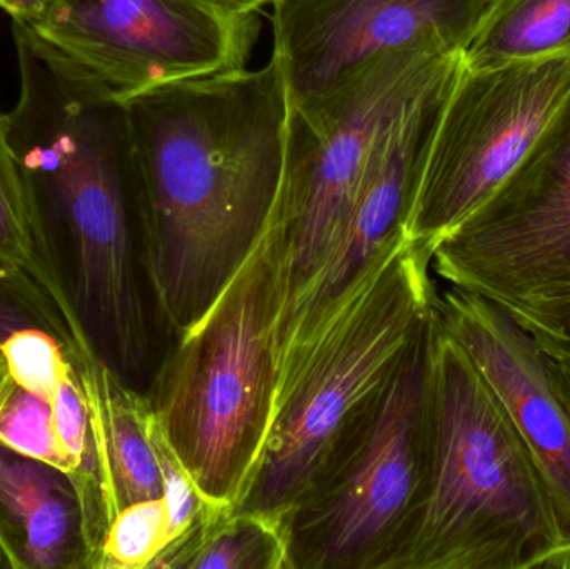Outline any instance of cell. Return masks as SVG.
I'll use <instances>...</instances> for the list:
<instances>
[{"label": "cell", "instance_id": "6da1fadb", "mask_svg": "<svg viewBox=\"0 0 570 569\" xmlns=\"http://www.w3.org/2000/svg\"><path fill=\"white\" fill-rule=\"evenodd\" d=\"M140 184V253L157 314L180 336L269 224L284 166L283 67L166 84L124 100Z\"/></svg>", "mask_w": 570, "mask_h": 569}, {"label": "cell", "instance_id": "7a4b0ae2", "mask_svg": "<svg viewBox=\"0 0 570 569\" xmlns=\"http://www.w3.org/2000/svg\"><path fill=\"white\" fill-rule=\"evenodd\" d=\"M389 569H570V531L548 481L441 316L428 481Z\"/></svg>", "mask_w": 570, "mask_h": 569}, {"label": "cell", "instance_id": "3957f363", "mask_svg": "<svg viewBox=\"0 0 570 569\" xmlns=\"http://www.w3.org/2000/svg\"><path fill=\"white\" fill-rule=\"evenodd\" d=\"M432 251L399 234L277 384L273 426L236 511L283 514L374 416L438 313Z\"/></svg>", "mask_w": 570, "mask_h": 569}, {"label": "cell", "instance_id": "277c9868", "mask_svg": "<svg viewBox=\"0 0 570 569\" xmlns=\"http://www.w3.org/2000/svg\"><path fill=\"white\" fill-rule=\"evenodd\" d=\"M281 239L269 219L243 266L154 376L147 401L167 443L214 504L236 511L273 426Z\"/></svg>", "mask_w": 570, "mask_h": 569}, {"label": "cell", "instance_id": "5b68a950", "mask_svg": "<svg viewBox=\"0 0 570 569\" xmlns=\"http://www.w3.org/2000/svg\"><path fill=\"white\" fill-rule=\"evenodd\" d=\"M459 56L412 43L372 57L322 92L288 99L283 177L271 214L283 254L279 327L344 229L385 134Z\"/></svg>", "mask_w": 570, "mask_h": 569}, {"label": "cell", "instance_id": "8992f818", "mask_svg": "<svg viewBox=\"0 0 570 569\" xmlns=\"http://www.w3.org/2000/svg\"><path fill=\"white\" fill-rule=\"evenodd\" d=\"M439 310L364 430L287 514L288 569H389L424 497Z\"/></svg>", "mask_w": 570, "mask_h": 569}, {"label": "cell", "instance_id": "52a82bcc", "mask_svg": "<svg viewBox=\"0 0 570 569\" xmlns=\"http://www.w3.org/2000/svg\"><path fill=\"white\" fill-rule=\"evenodd\" d=\"M431 267L542 350L570 343V90L511 176L439 241Z\"/></svg>", "mask_w": 570, "mask_h": 569}, {"label": "cell", "instance_id": "ba28073f", "mask_svg": "<svg viewBox=\"0 0 570 569\" xmlns=\"http://www.w3.org/2000/svg\"><path fill=\"white\" fill-rule=\"evenodd\" d=\"M570 90V50L461 72L442 110L405 234L434 253L519 166Z\"/></svg>", "mask_w": 570, "mask_h": 569}, {"label": "cell", "instance_id": "9c48e42d", "mask_svg": "<svg viewBox=\"0 0 570 569\" xmlns=\"http://www.w3.org/2000/svg\"><path fill=\"white\" fill-rule=\"evenodd\" d=\"M32 29L124 102L166 84L244 69L261 22L256 12L204 0H57Z\"/></svg>", "mask_w": 570, "mask_h": 569}, {"label": "cell", "instance_id": "30bf717a", "mask_svg": "<svg viewBox=\"0 0 570 569\" xmlns=\"http://www.w3.org/2000/svg\"><path fill=\"white\" fill-rule=\"evenodd\" d=\"M462 56L399 116L375 150L351 216L279 327L277 383L382 249L405 233Z\"/></svg>", "mask_w": 570, "mask_h": 569}, {"label": "cell", "instance_id": "8fae6325", "mask_svg": "<svg viewBox=\"0 0 570 569\" xmlns=\"http://www.w3.org/2000/svg\"><path fill=\"white\" fill-rule=\"evenodd\" d=\"M274 56L288 99L322 92L372 57L412 43L464 52L488 0H277Z\"/></svg>", "mask_w": 570, "mask_h": 569}, {"label": "cell", "instance_id": "7c38bea8", "mask_svg": "<svg viewBox=\"0 0 570 569\" xmlns=\"http://www.w3.org/2000/svg\"><path fill=\"white\" fill-rule=\"evenodd\" d=\"M444 330L464 347L518 428L570 531V413L541 344L504 310L451 287L439 294Z\"/></svg>", "mask_w": 570, "mask_h": 569}, {"label": "cell", "instance_id": "4fadbf2b", "mask_svg": "<svg viewBox=\"0 0 570 569\" xmlns=\"http://www.w3.org/2000/svg\"><path fill=\"white\" fill-rule=\"evenodd\" d=\"M76 343L110 524L124 507L163 498V477L150 438V406L106 361L94 356L86 340Z\"/></svg>", "mask_w": 570, "mask_h": 569}, {"label": "cell", "instance_id": "5bb4252c", "mask_svg": "<svg viewBox=\"0 0 570 569\" xmlns=\"http://www.w3.org/2000/svg\"><path fill=\"white\" fill-rule=\"evenodd\" d=\"M62 477L39 461L0 454V507L22 530L29 567H62L77 531L82 537L79 500Z\"/></svg>", "mask_w": 570, "mask_h": 569}, {"label": "cell", "instance_id": "9a60e30c", "mask_svg": "<svg viewBox=\"0 0 570 569\" xmlns=\"http://www.w3.org/2000/svg\"><path fill=\"white\" fill-rule=\"evenodd\" d=\"M570 50V0H488L462 52L468 67Z\"/></svg>", "mask_w": 570, "mask_h": 569}, {"label": "cell", "instance_id": "2e32d148", "mask_svg": "<svg viewBox=\"0 0 570 569\" xmlns=\"http://www.w3.org/2000/svg\"><path fill=\"white\" fill-rule=\"evenodd\" d=\"M177 569H288L287 517L224 514L194 541Z\"/></svg>", "mask_w": 570, "mask_h": 569}, {"label": "cell", "instance_id": "e0dca14e", "mask_svg": "<svg viewBox=\"0 0 570 569\" xmlns=\"http://www.w3.org/2000/svg\"><path fill=\"white\" fill-rule=\"evenodd\" d=\"M56 241L37 226L17 173L9 119L0 112V261L29 273L62 306V287L53 266Z\"/></svg>", "mask_w": 570, "mask_h": 569}, {"label": "cell", "instance_id": "ac0fdd59", "mask_svg": "<svg viewBox=\"0 0 570 569\" xmlns=\"http://www.w3.org/2000/svg\"><path fill=\"white\" fill-rule=\"evenodd\" d=\"M169 541V511L164 498L129 504L110 521L94 568L150 569Z\"/></svg>", "mask_w": 570, "mask_h": 569}, {"label": "cell", "instance_id": "d6986e66", "mask_svg": "<svg viewBox=\"0 0 570 569\" xmlns=\"http://www.w3.org/2000/svg\"><path fill=\"white\" fill-rule=\"evenodd\" d=\"M0 447L47 464L66 478L67 467L53 430L52 406L19 386L0 413Z\"/></svg>", "mask_w": 570, "mask_h": 569}, {"label": "cell", "instance_id": "ffe728a7", "mask_svg": "<svg viewBox=\"0 0 570 569\" xmlns=\"http://www.w3.org/2000/svg\"><path fill=\"white\" fill-rule=\"evenodd\" d=\"M0 354L13 383L49 404L73 370L56 340L39 330L13 331L0 343Z\"/></svg>", "mask_w": 570, "mask_h": 569}, {"label": "cell", "instance_id": "44dd1931", "mask_svg": "<svg viewBox=\"0 0 570 569\" xmlns=\"http://www.w3.org/2000/svg\"><path fill=\"white\" fill-rule=\"evenodd\" d=\"M57 0H0V9L10 16L13 22L36 27L49 16Z\"/></svg>", "mask_w": 570, "mask_h": 569}, {"label": "cell", "instance_id": "7402d4cb", "mask_svg": "<svg viewBox=\"0 0 570 569\" xmlns=\"http://www.w3.org/2000/svg\"><path fill=\"white\" fill-rule=\"evenodd\" d=\"M556 386L570 413V343L544 350Z\"/></svg>", "mask_w": 570, "mask_h": 569}, {"label": "cell", "instance_id": "603a6c76", "mask_svg": "<svg viewBox=\"0 0 570 569\" xmlns=\"http://www.w3.org/2000/svg\"><path fill=\"white\" fill-rule=\"evenodd\" d=\"M204 2L233 13L257 12L263 7L261 0H204Z\"/></svg>", "mask_w": 570, "mask_h": 569}, {"label": "cell", "instance_id": "cb8c5ba5", "mask_svg": "<svg viewBox=\"0 0 570 569\" xmlns=\"http://www.w3.org/2000/svg\"><path fill=\"white\" fill-rule=\"evenodd\" d=\"M17 390V384L13 383L10 377L9 370H7L6 361H3L2 354H0V413H2L6 404L9 403L12 398L13 391Z\"/></svg>", "mask_w": 570, "mask_h": 569}, {"label": "cell", "instance_id": "d4e9b609", "mask_svg": "<svg viewBox=\"0 0 570 569\" xmlns=\"http://www.w3.org/2000/svg\"><path fill=\"white\" fill-rule=\"evenodd\" d=\"M0 551H2L3 555H6L7 560H9V563L12 565V567H20V565L17 563V561H13L16 555H13L12 548H10L9 545H7L6 538L2 537V533H0Z\"/></svg>", "mask_w": 570, "mask_h": 569}, {"label": "cell", "instance_id": "484cf974", "mask_svg": "<svg viewBox=\"0 0 570 569\" xmlns=\"http://www.w3.org/2000/svg\"><path fill=\"white\" fill-rule=\"evenodd\" d=\"M277 2V0H261V6H266V3H274Z\"/></svg>", "mask_w": 570, "mask_h": 569}]
</instances>
